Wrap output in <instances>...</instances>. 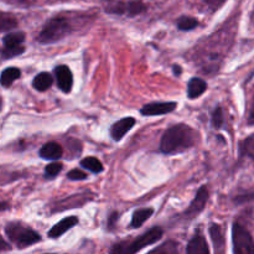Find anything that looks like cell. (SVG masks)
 <instances>
[{
	"instance_id": "6da1fadb",
	"label": "cell",
	"mask_w": 254,
	"mask_h": 254,
	"mask_svg": "<svg viewBox=\"0 0 254 254\" xmlns=\"http://www.w3.org/2000/svg\"><path fill=\"white\" fill-rule=\"evenodd\" d=\"M196 143V131L186 124H176L164 133L160 150L164 154H179L192 148Z\"/></svg>"
},
{
	"instance_id": "7a4b0ae2",
	"label": "cell",
	"mask_w": 254,
	"mask_h": 254,
	"mask_svg": "<svg viewBox=\"0 0 254 254\" xmlns=\"http://www.w3.org/2000/svg\"><path fill=\"white\" fill-rule=\"evenodd\" d=\"M163 237V230L159 227H154L145 232L144 235L134 238L130 241H122L112 246L109 253L111 254H135L143 248L154 245Z\"/></svg>"
},
{
	"instance_id": "3957f363",
	"label": "cell",
	"mask_w": 254,
	"mask_h": 254,
	"mask_svg": "<svg viewBox=\"0 0 254 254\" xmlns=\"http://www.w3.org/2000/svg\"><path fill=\"white\" fill-rule=\"evenodd\" d=\"M71 32V25L64 16H55L44 25L37 36V41L42 45L55 44Z\"/></svg>"
},
{
	"instance_id": "277c9868",
	"label": "cell",
	"mask_w": 254,
	"mask_h": 254,
	"mask_svg": "<svg viewBox=\"0 0 254 254\" xmlns=\"http://www.w3.org/2000/svg\"><path fill=\"white\" fill-rule=\"evenodd\" d=\"M5 233L17 248L30 247L41 241L39 233L19 222L9 223L5 228Z\"/></svg>"
},
{
	"instance_id": "5b68a950",
	"label": "cell",
	"mask_w": 254,
	"mask_h": 254,
	"mask_svg": "<svg viewBox=\"0 0 254 254\" xmlns=\"http://www.w3.org/2000/svg\"><path fill=\"white\" fill-rule=\"evenodd\" d=\"M104 10L112 15L134 17L145 11L146 5L141 0H108Z\"/></svg>"
},
{
	"instance_id": "8992f818",
	"label": "cell",
	"mask_w": 254,
	"mask_h": 254,
	"mask_svg": "<svg viewBox=\"0 0 254 254\" xmlns=\"http://www.w3.org/2000/svg\"><path fill=\"white\" fill-rule=\"evenodd\" d=\"M233 254H254V240L250 231L241 223L232 226Z\"/></svg>"
},
{
	"instance_id": "52a82bcc",
	"label": "cell",
	"mask_w": 254,
	"mask_h": 254,
	"mask_svg": "<svg viewBox=\"0 0 254 254\" xmlns=\"http://www.w3.org/2000/svg\"><path fill=\"white\" fill-rule=\"evenodd\" d=\"M207 201H208L207 186H201V188L198 189L193 201L191 202V205L189 206L188 210H186L185 216H188V217L190 218L196 217L198 213H201L203 210H205Z\"/></svg>"
},
{
	"instance_id": "ba28073f",
	"label": "cell",
	"mask_w": 254,
	"mask_h": 254,
	"mask_svg": "<svg viewBox=\"0 0 254 254\" xmlns=\"http://www.w3.org/2000/svg\"><path fill=\"white\" fill-rule=\"evenodd\" d=\"M178 107L175 102H161V103H149L141 108L140 113L146 117L153 116H163L174 112Z\"/></svg>"
},
{
	"instance_id": "9c48e42d",
	"label": "cell",
	"mask_w": 254,
	"mask_h": 254,
	"mask_svg": "<svg viewBox=\"0 0 254 254\" xmlns=\"http://www.w3.org/2000/svg\"><path fill=\"white\" fill-rule=\"evenodd\" d=\"M55 76H56L57 84L60 89L64 93L71 92L72 86H73V76H72L71 69L64 64H60L55 68Z\"/></svg>"
},
{
	"instance_id": "30bf717a",
	"label": "cell",
	"mask_w": 254,
	"mask_h": 254,
	"mask_svg": "<svg viewBox=\"0 0 254 254\" xmlns=\"http://www.w3.org/2000/svg\"><path fill=\"white\" fill-rule=\"evenodd\" d=\"M134 124H135V119H134L133 117H126V118L116 122V123L111 127V135L112 138H113V140H122V138L133 128Z\"/></svg>"
},
{
	"instance_id": "8fae6325",
	"label": "cell",
	"mask_w": 254,
	"mask_h": 254,
	"mask_svg": "<svg viewBox=\"0 0 254 254\" xmlns=\"http://www.w3.org/2000/svg\"><path fill=\"white\" fill-rule=\"evenodd\" d=\"M77 223H78V218H77L76 216H69V217L64 218V220H61L59 223H56V225L49 231V237L50 238L61 237L64 232H67V231L71 230L72 227H74Z\"/></svg>"
},
{
	"instance_id": "7c38bea8",
	"label": "cell",
	"mask_w": 254,
	"mask_h": 254,
	"mask_svg": "<svg viewBox=\"0 0 254 254\" xmlns=\"http://www.w3.org/2000/svg\"><path fill=\"white\" fill-rule=\"evenodd\" d=\"M40 158L45 159V160H59L64 155V149L60 144L55 143V141H50V143L45 144L39 151Z\"/></svg>"
},
{
	"instance_id": "4fadbf2b",
	"label": "cell",
	"mask_w": 254,
	"mask_h": 254,
	"mask_svg": "<svg viewBox=\"0 0 254 254\" xmlns=\"http://www.w3.org/2000/svg\"><path fill=\"white\" fill-rule=\"evenodd\" d=\"M186 254H210L208 245L201 233H196L188 245Z\"/></svg>"
},
{
	"instance_id": "5bb4252c",
	"label": "cell",
	"mask_w": 254,
	"mask_h": 254,
	"mask_svg": "<svg viewBox=\"0 0 254 254\" xmlns=\"http://www.w3.org/2000/svg\"><path fill=\"white\" fill-rule=\"evenodd\" d=\"M207 89V83L202 78L193 77L188 83V96L190 99H196L203 94Z\"/></svg>"
},
{
	"instance_id": "9a60e30c",
	"label": "cell",
	"mask_w": 254,
	"mask_h": 254,
	"mask_svg": "<svg viewBox=\"0 0 254 254\" xmlns=\"http://www.w3.org/2000/svg\"><path fill=\"white\" fill-rule=\"evenodd\" d=\"M210 236L213 242V246H215L216 252L221 254L223 252V250H225V236H223L221 226L212 223L210 227Z\"/></svg>"
},
{
	"instance_id": "2e32d148",
	"label": "cell",
	"mask_w": 254,
	"mask_h": 254,
	"mask_svg": "<svg viewBox=\"0 0 254 254\" xmlns=\"http://www.w3.org/2000/svg\"><path fill=\"white\" fill-rule=\"evenodd\" d=\"M20 76H21V71L19 68L7 67L0 74V84L4 87H10Z\"/></svg>"
},
{
	"instance_id": "e0dca14e",
	"label": "cell",
	"mask_w": 254,
	"mask_h": 254,
	"mask_svg": "<svg viewBox=\"0 0 254 254\" xmlns=\"http://www.w3.org/2000/svg\"><path fill=\"white\" fill-rule=\"evenodd\" d=\"M52 83H54V78H52L51 74L47 73V72H41V73L37 74L34 78V81H32L34 88L40 92L47 91V89L52 86Z\"/></svg>"
},
{
	"instance_id": "ac0fdd59",
	"label": "cell",
	"mask_w": 254,
	"mask_h": 254,
	"mask_svg": "<svg viewBox=\"0 0 254 254\" xmlns=\"http://www.w3.org/2000/svg\"><path fill=\"white\" fill-rule=\"evenodd\" d=\"M154 213L153 208H141V210L135 211L133 213V218H131V227L133 228H139L143 225L145 221H148L151 217V215Z\"/></svg>"
},
{
	"instance_id": "d6986e66",
	"label": "cell",
	"mask_w": 254,
	"mask_h": 254,
	"mask_svg": "<svg viewBox=\"0 0 254 254\" xmlns=\"http://www.w3.org/2000/svg\"><path fill=\"white\" fill-rule=\"evenodd\" d=\"M87 201L86 198V195H77V196H71V197H67L64 198V200L60 201V202H57L56 207L59 206V207H62L60 211H64V210H68V208H73V207H77V206H82L84 202Z\"/></svg>"
},
{
	"instance_id": "ffe728a7",
	"label": "cell",
	"mask_w": 254,
	"mask_h": 254,
	"mask_svg": "<svg viewBox=\"0 0 254 254\" xmlns=\"http://www.w3.org/2000/svg\"><path fill=\"white\" fill-rule=\"evenodd\" d=\"M25 41V34L24 32H10V34H6L2 39V44H4V47H17L22 46Z\"/></svg>"
},
{
	"instance_id": "44dd1931",
	"label": "cell",
	"mask_w": 254,
	"mask_h": 254,
	"mask_svg": "<svg viewBox=\"0 0 254 254\" xmlns=\"http://www.w3.org/2000/svg\"><path fill=\"white\" fill-rule=\"evenodd\" d=\"M17 26V20L14 15L9 12L0 11V32L9 31Z\"/></svg>"
},
{
	"instance_id": "7402d4cb",
	"label": "cell",
	"mask_w": 254,
	"mask_h": 254,
	"mask_svg": "<svg viewBox=\"0 0 254 254\" xmlns=\"http://www.w3.org/2000/svg\"><path fill=\"white\" fill-rule=\"evenodd\" d=\"M81 166L86 169V170L92 171V173L94 174H98L103 171V165H102L101 161L97 158H94V156H88V158H84L83 160H81Z\"/></svg>"
},
{
	"instance_id": "603a6c76",
	"label": "cell",
	"mask_w": 254,
	"mask_h": 254,
	"mask_svg": "<svg viewBox=\"0 0 254 254\" xmlns=\"http://www.w3.org/2000/svg\"><path fill=\"white\" fill-rule=\"evenodd\" d=\"M148 254H179V246L174 241H168L155 250L150 251Z\"/></svg>"
},
{
	"instance_id": "cb8c5ba5",
	"label": "cell",
	"mask_w": 254,
	"mask_h": 254,
	"mask_svg": "<svg viewBox=\"0 0 254 254\" xmlns=\"http://www.w3.org/2000/svg\"><path fill=\"white\" fill-rule=\"evenodd\" d=\"M240 151L241 155L248 156L254 161V134L240 144Z\"/></svg>"
},
{
	"instance_id": "d4e9b609",
	"label": "cell",
	"mask_w": 254,
	"mask_h": 254,
	"mask_svg": "<svg viewBox=\"0 0 254 254\" xmlns=\"http://www.w3.org/2000/svg\"><path fill=\"white\" fill-rule=\"evenodd\" d=\"M198 26L197 19L191 16H181L180 19L178 20V27L181 31H191L195 27Z\"/></svg>"
},
{
	"instance_id": "484cf974",
	"label": "cell",
	"mask_w": 254,
	"mask_h": 254,
	"mask_svg": "<svg viewBox=\"0 0 254 254\" xmlns=\"http://www.w3.org/2000/svg\"><path fill=\"white\" fill-rule=\"evenodd\" d=\"M254 201V190L253 191H246V192L238 193L233 197V203L237 206L246 205V203H250Z\"/></svg>"
},
{
	"instance_id": "4316f807",
	"label": "cell",
	"mask_w": 254,
	"mask_h": 254,
	"mask_svg": "<svg viewBox=\"0 0 254 254\" xmlns=\"http://www.w3.org/2000/svg\"><path fill=\"white\" fill-rule=\"evenodd\" d=\"M25 52V46H17V47H4L1 49L0 54H1L2 59H11V57L19 56V55L24 54Z\"/></svg>"
},
{
	"instance_id": "83f0119b",
	"label": "cell",
	"mask_w": 254,
	"mask_h": 254,
	"mask_svg": "<svg viewBox=\"0 0 254 254\" xmlns=\"http://www.w3.org/2000/svg\"><path fill=\"white\" fill-rule=\"evenodd\" d=\"M225 124V117H223V111L221 107H217V108L213 111L212 113V126L213 128L221 129Z\"/></svg>"
},
{
	"instance_id": "f1b7e54d",
	"label": "cell",
	"mask_w": 254,
	"mask_h": 254,
	"mask_svg": "<svg viewBox=\"0 0 254 254\" xmlns=\"http://www.w3.org/2000/svg\"><path fill=\"white\" fill-rule=\"evenodd\" d=\"M61 170H62V164L55 161V163L49 164V165L45 168V175H46L47 178H54V176L59 175V174L61 173Z\"/></svg>"
},
{
	"instance_id": "f546056e",
	"label": "cell",
	"mask_w": 254,
	"mask_h": 254,
	"mask_svg": "<svg viewBox=\"0 0 254 254\" xmlns=\"http://www.w3.org/2000/svg\"><path fill=\"white\" fill-rule=\"evenodd\" d=\"M203 1L206 2L208 9L212 10V11H217L218 9H221L226 4L227 0H203Z\"/></svg>"
},
{
	"instance_id": "4dcf8cb0",
	"label": "cell",
	"mask_w": 254,
	"mask_h": 254,
	"mask_svg": "<svg viewBox=\"0 0 254 254\" xmlns=\"http://www.w3.org/2000/svg\"><path fill=\"white\" fill-rule=\"evenodd\" d=\"M67 178L69 180H84V179H87V174L78 170V169H74V170H71L67 174Z\"/></svg>"
},
{
	"instance_id": "1f68e13d",
	"label": "cell",
	"mask_w": 254,
	"mask_h": 254,
	"mask_svg": "<svg viewBox=\"0 0 254 254\" xmlns=\"http://www.w3.org/2000/svg\"><path fill=\"white\" fill-rule=\"evenodd\" d=\"M248 123L251 126H254V94L252 98V103H251V111H250V116H248Z\"/></svg>"
},
{
	"instance_id": "d6a6232c",
	"label": "cell",
	"mask_w": 254,
	"mask_h": 254,
	"mask_svg": "<svg viewBox=\"0 0 254 254\" xmlns=\"http://www.w3.org/2000/svg\"><path fill=\"white\" fill-rule=\"evenodd\" d=\"M118 212H113L112 213L111 216H109V218H108V227L109 228H112L114 226V222H117V221H118Z\"/></svg>"
},
{
	"instance_id": "836d02e7",
	"label": "cell",
	"mask_w": 254,
	"mask_h": 254,
	"mask_svg": "<svg viewBox=\"0 0 254 254\" xmlns=\"http://www.w3.org/2000/svg\"><path fill=\"white\" fill-rule=\"evenodd\" d=\"M4 1L10 2L14 5H24V4H31L34 0H4Z\"/></svg>"
},
{
	"instance_id": "e575fe53",
	"label": "cell",
	"mask_w": 254,
	"mask_h": 254,
	"mask_svg": "<svg viewBox=\"0 0 254 254\" xmlns=\"http://www.w3.org/2000/svg\"><path fill=\"white\" fill-rule=\"evenodd\" d=\"M10 245L4 240L2 237H0V252H4V251H9Z\"/></svg>"
},
{
	"instance_id": "d590c367",
	"label": "cell",
	"mask_w": 254,
	"mask_h": 254,
	"mask_svg": "<svg viewBox=\"0 0 254 254\" xmlns=\"http://www.w3.org/2000/svg\"><path fill=\"white\" fill-rule=\"evenodd\" d=\"M6 210H9V203L0 202V212H1V211H6Z\"/></svg>"
},
{
	"instance_id": "8d00e7d4",
	"label": "cell",
	"mask_w": 254,
	"mask_h": 254,
	"mask_svg": "<svg viewBox=\"0 0 254 254\" xmlns=\"http://www.w3.org/2000/svg\"><path fill=\"white\" fill-rule=\"evenodd\" d=\"M174 73H175V74H178V76H179V74L181 73V69H180V67H179V66H174Z\"/></svg>"
},
{
	"instance_id": "74e56055",
	"label": "cell",
	"mask_w": 254,
	"mask_h": 254,
	"mask_svg": "<svg viewBox=\"0 0 254 254\" xmlns=\"http://www.w3.org/2000/svg\"><path fill=\"white\" fill-rule=\"evenodd\" d=\"M0 111H1V99H0Z\"/></svg>"
},
{
	"instance_id": "f35d334b",
	"label": "cell",
	"mask_w": 254,
	"mask_h": 254,
	"mask_svg": "<svg viewBox=\"0 0 254 254\" xmlns=\"http://www.w3.org/2000/svg\"><path fill=\"white\" fill-rule=\"evenodd\" d=\"M253 22H254V14H253Z\"/></svg>"
},
{
	"instance_id": "ab89813d",
	"label": "cell",
	"mask_w": 254,
	"mask_h": 254,
	"mask_svg": "<svg viewBox=\"0 0 254 254\" xmlns=\"http://www.w3.org/2000/svg\"><path fill=\"white\" fill-rule=\"evenodd\" d=\"M47 254H52V253H47Z\"/></svg>"
}]
</instances>
